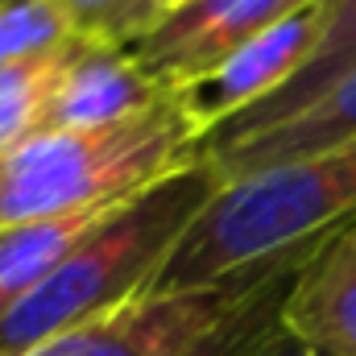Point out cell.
<instances>
[{
	"instance_id": "cell-13",
	"label": "cell",
	"mask_w": 356,
	"mask_h": 356,
	"mask_svg": "<svg viewBox=\"0 0 356 356\" xmlns=\"http://www.w3.org/2000/svg\"><path fill=\"white\" fill-rule=\"evenodd\" d=\"M75 29L58 0H4L0 4V67H17L75 46Z\"/></svg>"
},
{
	"instance_id": "cell-6",
	"label": "cell",
	"mask_w": 356,
	"mask_h": 356,
	"mask_svg": "<svg viewBox=\"0 0 356 356\" xmlns=\"http://www.w3.org/2000/svg\"><path fill=\"white\" fill-rule=\"evenodd\" d=\"M319 25H323V8L315 0L307 8H298L294 17L277 21L261 38H253L241 50H232L224 63H216L199 79L175 88L170 95L178 99V108L186 112V120L199 129V137H207L224 120L241 116L245 108L269 99L273 91L282 88L307 63V54H311V46L319 38Z\"/></svg>"
},
{
	"instance_id": "cell-11",
	"label": "cell",
	"mask_w": 356,
	"mask_h": 356,
	"mask_svg": "<svg viewBox=\"0 0 356 356\" xmlns=\"http://www.w3.org/2000/svg\"><path fill=\"white\" fill-rule=\"evenodd\" d=\"M108 211L0 224V319L29 298Z\"/></svg>"
},
{
	"instance_id": "cell-9",
	"label": "cell",
	"mask_w": 356,
	"mask_h": 356,
	"mask_svg": "<svg viewBox=\"0 0 356 356\" xmlns=\"http://www.w3.org/2000/svg\"><path fill=\"white\" fill-rule=\"evenodd\" d=\"M356 141V67L348 75H340L327 91H319L311 104H302L294 116L257 129L224 149H207L203 158L220 170V178H241L253 170H266L277 162H294V158H311V154H327L340 145Z\"/></svg>"
},
{
	"instance_id": "cell-1",
	"label": "cell",
	"mask_w": 356,
	"mask_h": 356,
	"mask_svg": "<svg viewBox=\"0 0 356 356\" xmlns=\"http://www.w3.org/2000/svg\"><path fill=\"white\" fill-rule=\"evenodd\" d=\"M356 216V141L224 178L191 220L149 294H186L290 266Z\"/></svg>"
},
{
	"instance_id": "cell-8",
	"label": "cell",
	"mask_w": 356,
	"mask_h": 356,
	"mask_svg": "<svg viewBox=\"0 0 356 356\" xmlns=\"http://www.w3.org/2000/svg\"><path fill=\"white\" fill-rule=\"evenodd\" d=\"M162 95H166V88L154 83L129 50L79 42L54 83L50 108H46V129L120 124V120L154 108Z\"/></svg>"
},
{
	"instance_id": "cell-15",
	"label": "cell",
	"mask_w": 356,
	"mask_h": 356,
	"mask_svg": "<svg viewBox=\"0 0 356 356\" xmlns=\"http://www.w3.org/2000/svg\"><path fill=\"white\" fill-rule=\"evenodd\" d=\"M228 356H323V353H315L311 344H302L298 336H290L282 327V311H277L273 319L257 323Z\"/></svg>"
},
{
	"instance_id": "cell-12",
	"label": "cell",
	"mask_w": 356,
	"mask_h": 356,
	"mask_svg": "<svg viewBox=\"0 0 356 356\" xmlns=\"http://www.w3.org/2000/svg\"><path fill=\"white\" fill-rule=\"evenodd\" d=\"M75 46L17 63V67H0V162L13 149H21L33 133L46 129L50 95H54V83H58L67 58L75 54Z\"/></svg>"
},
{
	"instance_id": "cell-17",
	"label": "cell",
	"mask_w": 356,
	"mask_h": 356,
	"mask_svg": "<svg viewBox=\"0 0 356 356\" xmlns=\"http://www.w3.org/2000/svg\"><path fill=\"white\" fill-rule=\"evenodd\" d=\"M0 4H4V0H0Z\"/></svg>"
},
{
	"instance_id": "cell-16",
	"label": "cell",
	"mask_w": 356,
	"mask_h": 356,
	"mask_svg": "<svg viewBox=\"0 0 356 356\" xmlns=\"http://www.w3.org/2000/svg\"><path fill=\"white\" fill-rule=\"evenodd\" d=\"M166 4H170V8H175V4H178V0H166ZM170 8H166V13H170Z\"/></svg>"
},
{
	"instance_id": "cell-5",
	"label": "cell",
	"mask_w": 356,
	"mask_h": 356,
	"mask_svg": "<svg viewBox=\"0 0 356 356\" xmlns=\"http://www.w3.org/2000/svg\"><path fill=\"white\" fill-rule=\"evenodd\" d=\"M307 4L315 0H178L129 54L154 83L175 91Z\"/></svg>"
},
{
	"instance_id": "cell-10",
	"label": "cell",
	"mask_w": 356,
	"mask_h": 356,
	"mask_svg": "<svg viewBox=\"0 0 356 356\" xmlns=\"http://www.w3.org/2000/svg\"><path fill=\"white\" fill-rule=\"evenodd\" d=\"M319 8H323V25H319V38L311 46L307 63L269 99L245 108L241 116L224 120L220 129H211L203 137V145H199L203 154L224 149V145H232V141H241V137H249L257 129H269V124L294 116L302 104H311L319 91H327L340 75H348L356 67V0H319Z\"/></svg>"
},
{
	"instance_id": "cell-14",
	"label": "cell",
	"mask_w": 356,
	"mask_h": 356,
	"mask_svg": "<svg viewBox=\"0 0 356 356\" xmlns=\"http://www.w3.org/2000/svg\"><path fill=\"white\" fill-rule=\"evenodd\" d=\"M75 38L108 50H133L162 17L166 0H58Z\"/></svg>"
},
{
	"instance_id": "cell-4",
	"label": "cell",
	"mask_w": 356,
	"mask_h": 356,
	"mask_svg": "<svg viewBox=\"0 0 356 356\" xmlns=\"http://www.w3.org/2000/svg\"><path fill=\"white\" fill-rule=\"evenodd\" d=\"M302 261L266 269V273H249L241 282L211 286V290L141 294L116 311H104L88 323H75V327L42 340L25 356H191L220 327H228L269 277H277L282 269L302 266Z\"/></svg>"
},
{
	"instance_id": "cell-2",
	"label": "cell",
	"mask_w": 356,
	"mask_h": 356,
	"mask_svg": "<svg viewBox=\"0 0 356 356\" xmlns=\"http://www.w3.org/2000/svg\"><path fill=\"white\" fill-rule=\"evenodd\" d=\"M220 170L195 158L145 195L112 207L58 269L0 319V356H25L42 340L149 294L191 220L220 191Z\"/></svg>"
},
{
	"instance_id": "cell-7",
	"label": "cell",
	"mask_w": 356,
	"mask_h": 356,
	"mask_svg": "<svg viewBox=\"0 0 356 356\" xmlns=\"http://www.w3.org/2000/svg\"><path fill=\"white\" fill-rule=\"evenodd\" d=\"M282 327L323 356H356V216L298 266L282 298Z\"/></svg>"
},
{
	"instance_id": "cell-3",
	"label": "cell",
	"mask_w": 356,
	"mask_h": 356,
	"mask_svg": "<svg viewBox=\"0 0 356 356\" xmlns=\"http://www.w3.org/2000/svg\"><path fill=\"white\" fill-rule=\"evenodd\" d=\"M199 141L170 91L120 124L42 129L0 162V224L112 211L203 158Z\"/></svg>"
}]
</instances>
